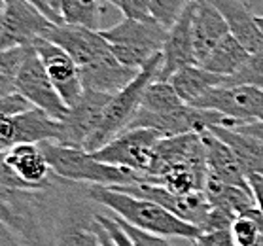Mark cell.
Returning a JSON list of instances; mask_svg holds the SVG:
<instances>
[{
	"instance_id": "cell-1",
	"label": "cell",
	"mask_w": 263,
	"mask_h": 246,
	"mask_svg": "<svg viewBox=\"0 0 263 246\" xmlns=\"http://www.w3.org/2000/svg\"><path fill=\"white\" fill-rule=\"evenodd\" d=\"M85 184L63 180L55 174L49 190L40 192L46 231L51 246H101L95 206Z\"/></svg>"
},
{
	"instance_id": "cell-2",
	"label": "cell",
	"mask_w": 263,
	"mask_h": 246,
	"mask_svg": "<svg viewBox=\"0 0 263 246\" xmlns=\"http://www.w3.org/2000/svg\"><path fill=\"white\" fill-rule=\"evenodd\" d=\"M87 193L93 203L106 206L112 214L120 216L135 228L156 233L161 237H180V239L195 240L201 229L192 223L180 220L171 210L161 204L142 197H135L129 193H121L114 187L106 186H87Z\"/></svg>"
},
{
	"instance_id": "cell-3",
	"label": "cell",
	"mask_w": 263,
	"mask_h": 246,
	"mask_svg": "<svg viewBox=\"0 0 263 246\" xmlns=\"http://www.w3.org/2000/svg\"><path fill=\"white\" fill-rule=\"evenodd\" d=\"M44 156L48 159L51 173L59 178L85 186H129L142 182L140 174L102 163L93 157V154L76 146L57 144V142H44L40 144Z\"/></svg>"
},
{
	"instance_id": "cell-4",
	"label": "cell",
	"mask_w": 263,
	"mask_h": 246,
	"mask_svg": "<svg viewBox=\"0 0 263 246\" xmlns=\"http://www.w3.org/2000/svg\"><path fill=\"white\" fill-rule=\"evenodd\" d=\"M167 30L168 29L157 23L156 19L138 21L123 17L120 23L101 29L99 32L120 63L135 70H142L152 57L161 53Z\"/></svg>"
},
{
	"instance_id": "cell-5",
	"label": "cell",
	"mask_w": 263,
	"mask_h": 246,
	"mask_svg": "<svg viewBox=\"0 0 263 246\" xmlns=\"http://www.w3.org/2000/svg\"><path fill=\"white\" fill-rule=\"evenodd\" d=\"M163 55L157 53L156 57L146 63L142 70L137 74V78L133 80L131 84H127L125 87L118 93L112 95L110 102H108L106 110H104V118L99 127V131L93 135L89 142L85 144L84 150L87 152H97L101 150L102 146L108 144L114 137H118L120 133H123L133 121V118L137 116L140 102H142V95L146 87H148L157 76V70L161 66Z\"/></svg>"
},
{
	"instance_id": "cell-6",
	"label": "cell",
	"mask_w": 263,
	"mask_h": 246,
	"mask_svg": "<svg viewBox=\"0 0 263 246\" xmlns=\"http://www.w3.org/2000/svg\"><path fill=\"white\" fill-rule=\"evenodd\" d=\"M0 223L25 246H51L40 210V192L13 190L0 184Z\"/></svg>"
},
{
	"instance_id": "cell-7",
	"label": "cell",
	"mask_w": 263,
	"mask_h": 246,
	"mask_svg": "<svg viewBox=\"0 0 263 246\" xmlns=\"http://www.w3.org/2000/svg\"><path fill=\"white\" fill-rule=\"evenodd\" d=\"M161 138L165 137L154 129H144V127L125 129L108 144L102 146L101 150L91 152V154L99 161L127 168L146 178L154 165L156 146Z\"/></svg>"
},
{
	"instance_id": "cell-8",
	"label": "cell",
	"mask_w": 263,
	"mask_h": 246,
	"mask_svg": "<svg viewBox=\"0 0 263 246\" xmlns=\"http://www.w3.org/2000/svg\"><path fill=\"white\" fill-rule=\"evenodd\" d=\"M63 123L34 106L19 114L0 118V152H8L17 144H63Z\"/></svg>"
},
{
	"instance_id": "cell-9",
	"label": "cell",
	"mask_w": 263,
	"mask_h": 246,
	"mask_svg": "<svg viewBox=\"0 0 263 246\" xmlns=\"http://www.w3.org/2000/svg\"><path fill=\"white\" fill-rule=\"evenodd\" d=\"M15 93L23 97L30 106L40 108L57 121H63L68 114V106L61 99L59 91L55 89L42 61L32 48H29L21 63V68L15 78Z\"/></svg>"
},
{
	"instance_id": "cell-10",
	"label": "cell",
	"mask_w": 263,
	"mask_h": 246,
	"mask_svg": "<svg viewBox=\"0 0 263 246\" xmlns=\"http://www.w3.org/2000/svg\"><path fill=\"white\" fill-rule=\"evenodd\" d=\"M174 171H190L206 176L204 146L199 133H185L178 137H165L156 146V157L149 174L144 178H157Z\"/></svg>"
},
{
	"instance_id": "cell-11",
	"label": "cell",
	"mask_w": 263,
	"mask_h": 246,
	"mask_svg": "<svg viewBox=\"0 0 263 246\" xmlns=\"http://www.w3.org/2000/svg\"><path fill=\"white\" fill-rule=\"evenodd\" d=\"M192 106L203 110H214L226 118L235 120L239 125L263 121V87L254 85H233L214 87L206 91Z\"/></svg>"
},
{
	"instance_id": "cell-12",
	"label": "cell",
	"mask_w": 263,
	"mask_h": 246,
	"mask_svg": "<svg viewBox=\"0 0 263 246\" xmlns=\"http://www.w3.org/2000/svg\"><path fill=\"white\" fill-rule=\"evenodd\" d=\"M6 10L0 29V51L13 48H30L36 40L46 38L51 23L36 6L27 0H4Z\"/></svg>"
},
{
	"instance_id": "cell-13",
	"label": "cell",
	"mask_w": 263,
	"mask_h": 246,
	"mask_svg": "<svg viewBox=\"0 0 263 246\" xmlns=\"http://www.w3.org/2000/svg\"><path fill=\"white\" fill-rule=\"evenodd\" d=\"M114 190L135 195V197L154 201V203L171 210L174 216H178L180 220L192 223V225H195L199 229H203L206 214L210 210V204L206 201L204 192L192 193V195H176V193L168 192L167 187L149 184V182H137V184H129V186H114Z\"/></svg>"
},
{
	"instance_id": "cell-14",
	"label": "cell",
	"mask_w": 263,
	"mask_h": 246,
	"mask_svg": "<svg viewBox=\"0 0 263 246\" xmlns=\"http://www.w3.org/2000/svg\"><path fill=\"white\" fill-rule=\"evenodd\" d=\"M110 99L112 95H108V93L84 89L82 97L72 106H68V114L61 121L63 133H65L63 144L85 148V144L99 131Z\"/></svg>"
},
{
	"instance_id": "cell-15",
	"label": "cell",
	"mask_w": 263,
	"mask_h": 246,
	"mask_svg": "<svg viewBox=\"0 0 263 246\" xmlns=\"http://www.w3.org/2000/svg\"><path fill=\"white\" fill-rule=\"evenodd\" d=\"M30 48L40 57L49 80L53 82L55 89L59 91L61 99L65 101L66 106H72L84 93V84H82L78 65L72 61V57L65 49L46 38L36 40Z\"/></svg>"
},
{
	"instance_id": "cell-16",
	"label": "cell",
	"mask_w": 263,
	"mask_h": 246,
	"mask_svg": "<svg viewBox=\"0 0 263 246\" xmlns=\"http://www.w3.org/2000/svg\"><path fill=\"white\" fill-rule=\"evenodd\" d=\"M46 40L65 49L72 57V61L78 65V68L93 65L95 61L102 59L104 55L112 51L99 30L76 27V25H53L46 34Z\"/></svg>"
},
{
	"instance_id": "cell-17",
	"label": "cell",
	"mask_w": 263,
	"mask_h": 246,
	"mask_svg": "<svg viewBox=\"0 0 263 246\" xmlns=\"http://www.w3.org/2000/svg\"><path fill=\"white\" fill-rule=\"evenodd\" d=\"M163 61L157 70L156 80L168 82L176 70L190 65H197L195 51H193V34H192V4L180 13V17L167 30V38L161 49Z\"/></svg>"
},
{
	"instance_id": "cell-18",
	"label": "cell",
	"mask_w": 263,
	"mask_h": 246,
	"mask_svg": "<svg viewBox=\"0 0 263 246\" xmlns=\"http://www.w3.org/2000/svg\"><path fill=\"white\" fill-rule=\"evenodd\" d=\"M192 34L193 51L197 65H201L221 38L229 34L226 19L209 0H193L192 2Z\"/></svg>"
},
{
	"instance_id": "cell-19",
	"label": "cell",
	"mask_w": 263,
	"mask_h": 246,
	"mask_svg": "<svg viewBox=\"0 0 263 246\" xmlns=\"http://www.w3.org/2000/svg\"><path fill=\"white\" fill-rule=\"evenodd\" d=\"M199 135H201V140H203L204 146L206 178L252 192L250 186H248V176L245 174L231 148L226 142H221L216 135H212L209 129L199 133Z\"/></svg>"
},
{
	"instance_id": "cell-20",
	"label": "cell",
	"mask_w": 263,
	"mask_h": 246,
	"mask_svg": "<svg viewBox=\"0 0 263 246\" xmlns=\"http://www.w3.org/2000/svg\"><path fill=\"white\" fill-rule=\"evenodd\" d=\"M6 161L32 192L49 190L55 174L48 165L40 144H17L6 152Z\"/></svg>"
},
{
	"instance_id": "cell-21",
	"label": "cell",
	"mask_w": 263,
	"mask_h": 246,
	"mask_svg": "<svg viewBox=\"0 0 263 246\" xmlns=\"http://www.w3.org/2000/svg\"><path fill=\"white\" fill-rule=\"evenodd\" d=\"M138 72L140 70H135L131 66L120 63L112 51L104 55L102 59L95 61L93 65L80 68L84 89L108 93V95H114V93L123 89L127 84H131Z\"/></svg>"
},
{
	"instance_id": "cell-22",
	"label": "cell",
	"mask_w": 263,
	"mask_h": 246,
	"mask_svg": "<svg viewBox=\"0 0 263 246\" xmlns=\"http://www.w3.org/2000/svg\"><path fill=\"white\" fill-rule=\"evenodd\" d=\"M218 8L228 23L229 34L235 36L248 53H256L263 48V32L256 23V15L248 4L240 0H209Z\"/></svg>"
},
{
	"instance_id": "cell-23",
	"label": "cell",
	"mask_w": 263,
	"mask_h": 246,
	"mask_svg": "<svg viewBox=\"0 0 263 246\" xmlns=\"http://www.w3.org/2000/svg\"><path fill=\"white\" fill-rule=\"evenodd\" d=\"M209 131L231 148L246 176H263V144L259 140L242 135L233 127L212 125Z\"/></svg>"
},
{
	"instance_id": "cell-24",
	"label": "cell",
	"mask_w": 263,
	"mask_h": 246,
	"mask_svg": "<svg viewBox=\"0 0 263 246\" xmlns=\"http://www.w3.org/2000/svg\"><path fill=\"white\" fill-rule=\"evenodd\" d=\"M174 91L185 104H193V102L201 99L206 91L221 87L223 84V76H218L214 72H209L206 68L199 65H190L180 68L168 78Z\"/></svg>"
},
{
	"instance_id": "cell-25",
	"label": "cell",
	"mask_w": 263,
	"mask_h": 246,
	"mask_svg": "<svg viewBox=\"0 0 263 246\" xmlns=\"http://www.w3.org/2000/svg\"><path fill=\"white\" fill-rule=\"evenodd\" d=\"M248 57L250 53L246 51L245 46L235 36L226 34L199 66H203L209 72H214L218 76H231L245 65Z\"/></svg>"
},
{
	"instance_id": "cell-26",
	"label": "cell",
	"mask_w": 263,
	"mask_h": 246,
	"mask_svg": "<svg viewBox=\"0 0 263 246\" xmlns=\"http://www.w3.org/2000/svg\"><path fill=\"white\" fill-rule=\"evenodd\" d=\"M204 195H206L210 206L223 210L233 218H239L245 210L256 206V199H254L252 192L210 180V178H206V184H204Z\"/></svg>"
},
{
	"instance_id": "cell-27",
	"label": "cell",
	"mask_w": 263,
	"mask_h": 246,
	"mask_svg": "<svg viewBox=\"0 0 263 246\" xmlns=\"http://www.w3.org/2000/svg\"><path fill=\"white\" fill-rule=\"evenodd\" d=\"M46 2L63 23L101 30L99 29V19L102 13L101 0H46Z\"/></svg>"
},
{
	"instance_id": "cell-28",
	"label": "cell",
	"mask_w": 263,
	"mask_h": 246,
	"mask_svg": "<svg viewBox=\"0 0 263 246\" xmlns=\"http://www.w3.org/2000/svg\"><path fill=\"white\" fill-rule=\"evenodd\" d=\"M182 104H185V102L174 91L171 82L154 80L144 91L140 108L146 110V112H152V114H163V112H171V110L178 108Z\"/></svg>"
},
{
	"instance_id": "cell-29",
	"label": "cell",
	"mask_w": 263,
	"mask_h": 246,
	"mask_svg": "<svg viewBox=\"0 0 263 246\" xmlns=\"http://www.w3.org/2000/svg\"><path fill=\"white\" fill-rule=\"evenodd\" d=\"M29 48H13L0 51V97L15 93V78Z\"/></svg>"
},
{
	"instance_id": "cell-30",
	"label": "cell",
	"mask_w": 263,
	"mask_h": 246,
	"mask_svg": "<svg viewBox=\"0 0 263 246\" xmlns=\"http://www.w3.org/2000/svg\"><path fill=\"white\" fill-rule=\"evenodd\" d=\"M233 85H254L263 87V48L256 53H250L246 63L231 76H223L221 87H233Z\"/></svg>"
},
{
	"instance_id": "cell-31",
	"label": "cell",
	"mask_w": 263,
	"mask_h": 246,
	"mask_svg": "<svg viewBox=\"0 0 263 246\" xmlns=\"http://www.w3.org/2000/svg\"><path fill=\"white\" fill-rule=\"evenodd\" d=\"M193 0H148L149 15L165 29H171L180 13L192 4Z\"/></svg>"
},
{
	"instance_id": "cell-32",
	"label": "cell",
	"mask_w": 263,
	"mask_h": 246,
	"mask_svg": "<svg viewBox=\"0 0 263 246\" xmlns=\"http://www.w3.org/2000/svg\"><path fill=\"white\" fill-rule=\"evenodd\" d=\"M112 216H114L116 222L120 223V228L125 231V235L129 237L133 246H173L168 242L167 237L142 231V229H138V228H135V225H131V223H127L125 220H121V218L116 216V214H112Z\"/></svg>"
},
{
	"instance_id": "cell-33",
	"label": "cell",
	"mask_w": 263,
	"mask_h": 246,
	"mask_svg": "<svg viewBox=\"0 0 263 246\" xmlns=\"http://www.w3.org/2000/svg\"><path fill=\"white\" fill-rule=\"evenodd\" d=\"M231 233H233V240L237 246H256L261 229L257 228V223L250 218L239 216L231 225Z\"/></svg>"
},
{
	"instance_id": "cell-34",
	"label": "cell",
	"mask_w": 263,
	"mask_h": 246,
	"mask_svg": "<svg viewBox=\"0 0 263 246\" xmlns=\"http://www.w3.org/2000/svg\"><path fill=\"white\" fill-rule=\"evenodd\" d=\"M112 4L123 13V17L127 19H138V21H149V8L148 0H102Z\"/></svg>"
},
{
	"instance_id": "cell-35",
	"label": "cell",
	"mask_w": 263,
	"mask_h": 246,
	"mask_svg": "<svg viewBox=\"0 0 263 246\" xmlns=\"http://www.w3.org/2000/svg\"><path fill=\"white\" fill-rule=\"evenodd\" d=\"M197 246H235L231 229H218V231H201L193 240Z\"/></svg>"
},
{
	"instance_id": "cell-36",
	"label": "cell",
	"mask_w": 263,
	"mask_h": 246,
	"mask_svg": "<svg viewBox=\"0 0 263 246\" xmlns=\"http://www.w3.org/2000/svg\"><path fill=\"white\" fill-rule=\"evenodd\" d=\"M97 222L106 229V233L110 235V239L114 240L116 246H133V242L129 240L125 231L120 228V223L114 220V216H106V214H101V212H99V214H97Z\"/></svg>"
},
{
	"instance_id": "cell-37",
	"label": "cell",
	"mask_w": 263,
	"mask_h": 246,
	"mask_svg": "<svg viewBox=\"0 0 263 246\" xmlns=\"http://www.w3.org/2000/svg\"><path fill=\"white\" fill-rule=\"evenodd\" d=\"M0 184H4L13 190H25V192H32L29 184H25L17 174L13 173V168L6 161V152H0Z\"/></svg>"
},
{
	"instance_id": "cell-38",
	"label": "cell",
	"mask_w": 263,
	"mask_h": 246,
	"mask_svg": "<svg viewBox=\"0 0 263 246\" xmlns=\"http://www.w3.org/2000/svg\"><path fill=\"white\" fill-rule=\"evenodd\" d=\"M32 108L29 102L25 101L19 93H12V95H2L0 97V118L2 116H13L19 112Z\"/></svg>"
},
{
	"instance_id": "cell-39",
	"label": "cell",
	"mask_w": 263,
	"mask_h": 246,
	"mask_svg": "<svg viewBox=\"0 0 263 246\" xmlns=\"http://www.w3.org/2000/svg\"><path fill=\"white\" fill-rule=\"evenodd\" d=\"M239 133L242 135H248V137H254L256 140H259L263 144V121H254V123H245V125H237L235 127Z\"/></svg>"
},
{
	"instance_id": "cell-40",
	"label": "cell",
	"mask_w": 263,
	"mask_h": 246,
	"mask_svg": "<svg viewBox=\"0 0 263 246\" xmlns=\"http://www.w3.org/2000/svg\"><path fill=\"white\" fill-rule=\"evenodd\" d=\"M248 186L256 199V204L263 212V176H248Z\"/></svg>"
},
{
	"instance_id": "cell-41",
	"label": "cell",
	"mask_w": 263,
	"mask_h": 246,
	"mask_svg": "<svg viewBox=\"0 0 263 246\" xmlns=\"http://www.w3.org/2000/svg\"><path fill=\"white\" fill-rule=\"evenodd\" d=\"M27 2H30L32 6L38 8V10H40V12H42L44 15H46V17L49 19V21H51V23H55V25H63V21H61V19L57 17V15H55V12L51 10V8H49V4L46 2V0H27Z\"/></svg>"
},
{
	"instance_id": "cell-42",
	"label": "cell",
	"mask_w": 263,
	"mask_h": 246,
	"mask_svg": "<svg viewBox=\"0 0 263 246\" xmlns=\"http://www.w3.org/2000/svg\"><path fill=\"white\" fill-rule=\"evenodd\" d=\"M0 246H25L15 235L0 223Z\"/></svg>"
},
{
	"instance_id": "cell-43",
	"label": "cell",
	"mask_w": 263,
	"mask_h": 246,
	"mask_svg": "<svg viewBox=\"0 0 263 246\" xmlns=\"http://www.w3.org/2000/svg\"><path fill=\"white\" fill-rule=\"evenodd\" d=\"M99 237H101V246H116L114 240L110 239V235L106 233V229L102 228L101 223H99Z\"/></svg>"
},
{
	"instance_id": "cell-44",
	"label": "cell",
	"mask_w": 263,
	"mask_h": 246,
	"mask_svg": "<svg viewBox=\"0 0 263 246\" xmlns=\"http://www.w3.org/2000/svg\"><path fill=\"white\" fill-rule=\"evenodd\" d=\"M4 10H6V2L0 0V29H2V19H4Z\"/></svg>"
},
{
	"instance_id": "cell-45",
	"label": "cell",
	"mask_w": 263,
	"mask_h": 246,
	"mask_svg": "<svg viewBox=\"0 0 263 246\" xmlns=\"http://www.w3.org/2000/svg\"><path fill=\"white\" fill-rule=\"evenodd\" d=\"M256 23H257V27L261 29V32H263V15H256Z\"/></svg>"
},
{
	"instance_id": "cell-46",
	"label": "cell",
	"mask_w": 263,
	"mask_h": 246,
	"mask_svg": "<svg viewBox=\"0 0 263 246\" xmlns=\"http://www.w3.org/2000/svg\"><path fill=\"white\" fill-rule=\"evenodd\" d=\"M256 246H263V231H261V233H259V237H257Z\"/></svg>"
},
{
	"instance_id": "cell-47",
	"label": "cell",
	"mask_w": 263,
	"mask_h": 246,
	"mask_svg": "<svg viewBox=\"0 0 263 246\" xmlns=\"http://www.w3.org/2000/svg\"><path fill=\"white\" fill-rule=\"evenodd\" d=\"M193 246H197V244H195V242H193Z\"/></svg>"
},
{
	"instance_id": "cell-48",
	"label": "cell",
	"mask_w": 263,
	"mask_h": 246,
	"mask_svg": "<svg viewBox=\"0 0 263 246\" xmlns=\"http://www.w3.org/2000/svg\"><path fill=\"white\" fill-rule=\"evenodd\" d=\"M235 246H237V244H235Z\"/></svg>"
},
{
	"instance_id": "cell-49",
	"label": "cell",
	"mask_w": 263,
	"mask_h": 246,
	"mask_svg": "<svg viewBox=\"0 0 263 246\" xmlns=\"http://www.w3.org/2000/svg\"><path fill=\"white\" fill-rule=\"evenodd\" d=\"M101 2H102V0H101Z\"/></svg>"
}]
</instances>
